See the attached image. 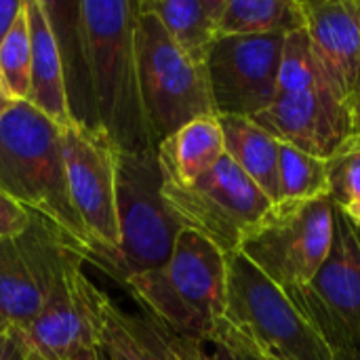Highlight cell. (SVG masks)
I'll return each instance as SVG.
<instances>
[{"label":"cell","mask_w":360,"mask_h":360,"mask_svg":"<svg viewBox=\"0 0 360 360\" xmlns=\"http://www.w3.org/2000/svg\"><path fill=\"white\" fill-rule=\"evenodd\" d=\"M139 0L74 4L72 38L86 80L89 120L122 152L156 150L139 95L135 27Z\"/></svg>","instance_id":"1"},{"label":"cell","mask_w":360,"mask_h":360,"mask_svg":"<svg viewBox=\"0 0 360 360\" xmlns=\"http://www.w3.org/2000/svg\"><path fill=\"white\" fill-rule=\"evenodd\" d=\"M0 194L55 228L91 262L93 249L68 190L61 129L27 101L0 116Z\"/></svg>","instance_id":"2"},{"label":"cell","mask_w":360,"mask_h":360,"mask_svg":"<svg viewBox=\"0 0 360 360\" xmlns=\"http://www.w3.org/2000/svg\"><path fill=\"white\" fill-rule=\"evenodd\" d=\"M226 255L198 232L184 228L169 262L122 283L146 316L171 335L207 344L226 310Z\"/></svg>","instance_id":"3"},{"label":"cell","mask_w":360,"mask_h":360,"mask_svg":"<svg viewBox=\"0 0 360 360\" xmlns=\"http://www.w3.org/2000/svg\"><path fill=\"white\" fill-rule=\"evenodd\" d=\"M116 209L120 247L103 272L122 285L137 274L162 268L184 230L165 200L156 150L116 152Z\"/></svg>","instance_id":"4"},{"label":"cell","mask_w":360,"mask_h":360,"mask_svg":"<svg viewBox=\"0 0 360 360\" xmlns=\"http://www.w3.org/2000/svg\"><path fill=\"white\" fill-rule=\"evenodd\" d=\"M224 321L272 360H331L333 352L289 295L243 253L226 255Z\"/></svg>","instance_id":"5"},{"label":"cell","mask_w":360,"mask_h":360,"mask_svg":"<svg viewBox=\"0 0 360 360\" xmlns=\"http://www.w3.org/2000/svg\"><path fill=\"white\" fill-rule=\"evenodd\" d=\"M135 53L141 105L154 146L196 118L217 116L205 65L192 61L160 21L143 11L137 17Z\"/></svg>","instance_id":"6"},{"label":"cell","mask_w":360,"mask_h":360,"mask_svg":"<svg viewBox=\"0 0 360 360\" xmlns=\"http://www.w3.org/2000/svg\"><path fill=\"white\" fill-rule=\"evenodd\" d=\"M335 236V205L329 196L283 200L270 207L245 236L238 253L287 295L306 287L329 257Z\"/></svg>","instance_id":"7"},{"label":"cell","mask_w":360,"mask_h":360,"mask_svg":"<svg viewBox=\"0 0 360 360\" xmlns=\"http://www.w3.org/2000/svg\"><path fill=\"white\" fill-rule=\"evenodd\" d=\"M162 194L184 228L205 236L224 255L236 253L272 207V200L228 156L192 184H175L162 175Z\"/></svg>","instance_id":"8"},{"label":"cell","mask_w":360,"mask_h":360,"mask_svg":"<svg viewBox=\"0 0 360 360\" xmlns=\"http://www.w3.org/2000/svg\"><path fill=\"white\" fill-rule=\"evenodd\" d=\"M61 141L70 198L93 249L89 264L103 270L120 247L116 209L118 148L101 129L84 122L61 129Z\"/></svg>","instance_id":"9"},{"label":"cell","mask_w":360,"mask_h":360,"mask_svg":"<svg viewBox=\"0 0 360 360\" xmlns=\"http://www.w3.org/2000/svg\"><path fill=\"white\" fill-rule=\"evenodd\" d=\"M289 300L333 354L360 359V243L354 224L338 207L329 257Z\"/></svg>","instance_id":"10"},{"label":"cell","mask_w":360,"mask_h":360,"mask_svg":"<svg viewBox=\"0 0 360 360\" xmlns=\"http://www.w3.org/2000/svg\"><path fill=\"white\" fill-rule=\"evenodd\" d=\"M285 36H219L205 59L217 116L255 118L278 97Z\"/></svg>","instance_id":"11"},{"label":"cell","mask_w":360,"mask_h":360,"mask_svg":"<svg viewBox=\"0 0 360 360\" xmlns=\"http://www.w3.org/2000/svg\"><path fill=\"white\" fill-rule=\"evenodd\" d=\"M82 255L68 249L38 316L19 331L38 360H72L95 346V291L82 272Z\"/></svg>","instance_id":"12"},{"label":"cell","mask_w":360,"mask_h":360,"mask_svg":"<svg viewBox=\"0 0 360 360\" xmlns=\"http://www.w3.org/2000/svg\"><path fill=\"white\" fill-rule=\"evenodd\" d=\"M68 249L63 236L34 215L25 232L0 240V316L8 329L23 331L38 316Z\"/></svg>","instance_id":"13"},{"label":"cell","mask_w":360,"mask_h":360,"mask_svg":"<svg viewBox=\"0 0 360 360\" xmlns=\"http://www.w3.org/2000/svg\"><path fill=\"white\" fill-rule=\"evenodd\" d=\"M274 139L329 160L352 137L350 105L331 91L278 95L253 118Z\"/></svg>","instance_id":"14"},{"label":"cell","mask_w":360,"mask_h":360,"mask_svg":"<svg viewBox=\"0 0 360 360\" xmlns=\"http://www.w3.org/2000/svg\"><path fill=\"white\" fill-rule=\"evenodd\" d=\"M312 49L350 105L359 97L360 0H302Z\"/></svg>","instance_id":"15"},{"label":"cell","mask_w":360,"mask_h":360,"mask_svg":"<svg viewBox=\"0 0 360 360\" xmlns=\"http://www.w3.org/2000/svg\"><path fill=\"white\" fill-rule=\"evenodd\" d=\"M25 15L32 49L27 103L44 114L59 129H65L76 120L72 116L68 97L63 53L49 6L42 0H25Z\"/></svg>","instance_id":"16"},{"label":"cell","mask_w":360,"mask_h":360,"mask_svg":"<svg viewBox=\"0 0 360 360\" xmlns=\"http://www.w3.org/2000/svg\"><path fill=\"white\" fill-rule=\"evenodd\" d=\"M95 348L105 360L175 359V335L152 319L137 321L120 310L103 291H95Z\"/></svg>","instance_id":"17"},{"label":"cell","mask_w":360,"mask_h":360,"mask_svg":"<svg viewBox=\"0 0 360 360\" xmlns=\"http://www.w3.org/2000/svg\"><path fill=\"white\" fill-rule=\"evenodd\" d=\"M165 179L192 184L207 175L224 156V133L217 116L196 118L156 146Z\"/></svg>","instance_id":"18"},{"label":"cell","mask_w":360,"mask_h":360,"mask_svg":"<svg viewBox=\"0 0 360 360\" xmlns=\"http://www.w3.org/2000/svg\"><path fill=\"white\" fill-rule=\"evenodd\" d=\"M224 8L226 0H139V11L154 15L171 40L200 65L219 38Z\"/></svg>","instance_id":"19"},{"label":"cell","mask_w":360,"mask_h":360,"mask_svg":"<svg viewBox=\"0 0 360 360\" xmlns=\"http://www.w3.org/2000/svg\"><path fill=\"white\" fill-rule=\"evenodd\" d=\"M226 156L272 200L281 202L278 184V139L264 131L253 118L217 116Z\"/></svg>","instance_id":"20"},{"label":"cell","mask_w":360,"mask_h":360,"mask_svg":"<svg viewBox=\"0 0 360 360\" xmlns=\"http://www.w3.org/2000/svg\"><path fill=\"white\" fill-rule=\"evenodd\" d=\"M306 30L302 0H226L219 36H287Z\"/></svg>","instance_id":"21"},{"label":"cell","mask_w":360,"mask_h":360,"mask_svg":"<svg viewBox=\"0 0 360 360\" xmlns=\"http://www.w3.org/2000/svg\"><path fill=\"white\" fill-rule=\"evenodd\" d=\"M304 91H331L340 95L335 84L327 76L325 68L321 65L308 32L297 30L285 36L281 65H278V95L304 93Z\"/></svg>","instance_id":"22"},{"label":"cell","mask_w":360,"mask_h":360,"mask_svg":"<svg viewBox=\"0 0 360 360\" xmlns=\"http://www.w3.org/2000/svg\"><path fill=\"white\" fill-rule=\"evenodd\" d=\"M278 184L283 200H314L329 196L327 160L278 141Z\"/></svg>","instance_id":"23"},{"label":"cell","mask_w":360,"mask_h":360,"mask_svg":"<svg viewBox=\"0 0 360 360\" xmlns=\"http://www.w3.org/2000/svg\"><path fill=\"white\" fill-rule=\"evenodd\" d=\"M329 167V198L333 205L360 228V137L352 135L333 158Z\"/></svg>","instance_id":"24"},{"label":"cell","mask_w":360,"mask_h":360,"mask_svg":"<svg viewBox=\"0 0 360 360\" xmlns=\"http://www.w3.org/2000/svg\"><path fill=\"white\" fill-rule=\"evenodd\" d=\"M30 68H32V49H30V27L25 6L11 32L0 44V78L13 101H27L30 95Z\"/></svg>","instance_id":"25"},{"label":"cell","mask_w":360,"mask_h":360,"mask_svg":"<svg viewBox=\"0 0 360 360\" xmlns=\"http://www.w3.org/2000/svg\"><path fill=\"white\" fill-rule=\"evenodd\" d=\"M196 360H268L259 354L240 333H236L224 319L213 338L198 348Z\"/></svg>","instance_id":"26"},{"label":"cell","mask_w":360,"mask_h":360,"mask_svg":"<svg viewBox=\"0 0 360 360\" xmlns=\"http://www.w3.org/2000/svg\"><path fill=\"white\" fill-rule=\"evenodd\" d=\"M30 219L32 215L23 207H19L4 194H0V240L13 238L25 232V228L30 226Z\"/></svg>","instance_id":"27"},{"label":"cell","mask_w":360,"mask_h":360,"mask_svg":"<svg viewBox=\"0 0 360 360\" xmlns=\"http://www.w3.org/2000/svg\"><path fill=\"white\" fill-rule=\"evenodd\" d=\"M0 360H38L36 354L30 350V346L25 344V340L21 338L19 331L8 329V333L4 335L2 344H0Z\"/></svg>","instance_id":"28"},{"label":"cell","mask_w":360,"mask_h":360,"mask_svg":"<svg viewBox=\"0 0 360 360\" xmlns=\"http://www.w3.org/2000/svg\"><path fill=\"white\" fill-rule=\"evenodd\" d=\"M23 6H25V0H0V44L11 32L17 17L21 15Z\"/></svg>","instance_id":"29"},{"label":"cell","mask_w":360,"mask_h":360,"mask_svg":"<svg viewBox=\"0 0 360 360\" xmlns=\"http://www.w3.org/2000/svg\"><path fill=\"white\" fill-rule=\"evenodd\" d=\"M350 116H352V135L360 137V95L350 103Z\"/></svg>","instance_id":"30"},{"label":"cell","mask_w":360,"mask_h":360,"mask_svg":"<svg viewBox=\"0 0 360 360\" xmlns=\"http://www.w3.org/2000/svg\"><path fill=\"white\" fill-rule=\"evenodd\" d=\"M15 103H19V101H13V99H11V95L6 93V89H4V84H2V78H0V116H4Z\"/></svg>","instance_id":"31"},{"label":"cell","mask_w":360,"mask_h":360,"mask_svg":"<svg viewBox=\"0 0 360 360\" xmlns=\"http://www.w3.org/2000/svg\"><path fill=\"white\" fill-rule=\"evenodd\" d=\"M72 360H105V359H103V354H101L95 346H91V348H82L78 354H74V359Z\"/></svg>","instance_id":"32"},{"label":"cell","mask_w":360,"mask_h":360,"mask_svg":"<svg viewBox=\"0 0 360 360\" xmlns=\"http://www.w3.org/2000/svg\"><path fill=\"white\" fill-rule=\"evenodd\" d=\"M331 360H360L359 356H352V354H346V352H335Z\"/></svg>","instance_id":"33"},{"label":"cell","mask_w":360,"mask_h":360,"mask_svg":"<svg viewBox=\"0 0 360 360\" xmlns=\"http://www.w3.org/2000/svg\"><path fill=\"white\" fill-rule=\"evenodd\" d=\"M6 331H8V325H6V323L2 321V316H0V335H2V333H6Z\"/></svg>","instance_id":"34"},{"label":"cell","mask_w":360,"mask_h":360,"mask_svg":"<svg viewBox=\"0 0 360 360\" xmlns=\"http://www.w3.org/2000/svg\"><path fill=\"white\" fill-rule=\"evenodd\" d=\"M356 228V226H354ZM356 236H359V243H360V228H356Z\"/></svg>","instance_id":"35"},{"label":"cell","mask_w":360,"mask_h":360,"mask_svg":"<svg viewBox=\"0 0 360 360\" xmlns=\"http://www.w3.org/2000/svg\"><path fill=\"white\" fill-rule=\"evenodd\" d=\"M6 333H8V331H6ZM6 333H2V335H0V344H2V340H4V335H6Z\"/></svg>","instance_id":"36"},{"label":"cell","mask_w":360,"mask_h":360,"mask_svg":"<svg viewBox=\"0 0 360 360\" xmlns=\"http://www.w3.org/2000/svg\"><path fill=\"white\" fill-rule=\"evenodd\" d=\"M359 95H360V78H359Z\"/></svg>","instance_id":"37"},{"label":"cell","mask_w":360,"mask_h":360,"mask_svg":"<svg viewBox=\"0 0 360 360\" xmlns=\"http://www.w3.org/2000/svg\"><path fill=\"white\" fill-rule=\"evenodd\" d=\"M171 360H179V359H177V356H175V359H171Z\"/></svg>","instance_id":"38"},{"label":"cell","mask_w":360,"mask_h":360,"mask_svg":"<svg viewBox=\"0 0 360 360\" xmlns=\"http://www.w3.org/2000/svg\"><path fill=\"white\" fill-rule=\"evenodd\" d=\"M268 360H272V359H268Z\"/></svg>","instance_id":"39"}]
</instances>
